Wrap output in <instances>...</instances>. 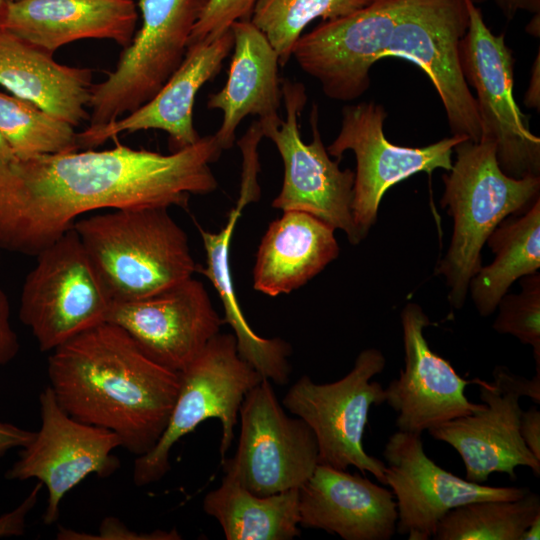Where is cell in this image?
<instances>
[{
	"label": "cell",
	"instance_id": "cell-18",
	"mask_svg": "<svg viewBox=\"0 0 540 540\" xmlns=\"http://www.w3.org/2000/svg\"><path fill=\"white\" fill-rule=\"evenodd\" d=\"M404 368L385 391V402L397 413L399 431L422 434L449 420L484 407L469 401L465 389L479 379L466 380L449 361L429 347L424 329L431 324L421 306L407 303L400 314Z\"/></svg>",
	"mask_w": 540,
	"mask_h": 540
},
{
	"label": "cell",
	"instance_id": "cell-31",
	"mask_svg": "<svg viewBox=\"0 0 540 540\" xmlns=\"http://www.w3.org/2000/svg\"><path fill=\"white\" fill-rule=\"evenodd\" d=\"M373 0H257L250 21L275 49L280 66L288 63L292 49L305 27L351 14Z\"/></svg>",
	"mask_w": 540,
	"mask_h": 540
},
{
	"label": "cell",
	"instance_id": "cell-7",
	"mask_svg": "<svg viewBox=\"0 0 540 540\" xmlns=\"http://www.w3.org/2000/svg\"><path fill=\"white\" fill-rule=\"evenodd\" d=\"M386 364L375 348L361 351L353 368L341 379L316 383L301 376L285 394L282 405L312 430L318 446L319 464L347 470L354 466L372 474L385 485L386 464L367 454L363 435L373 405L385 402L384 387L372 378Z\"/></svg>",
	"mask_w": 540,
	"mask_h": 540
},
{
	"label": "cell",
	"instance_id": "cell-35",
	"mask_svg": "<svg viewBox=\"0 0 540 540\" xmlns=\"http://www.w3.org/2000/svg\"><path fill=\"white\" fill-rule=\"evenodd\" d=\"M42 483H38L13 510L0 516V538L22 536L25 533L26 517L34 508L39 498Z\"/></svg>",
	"mask_w": 540,
	"mask_h": 540
},
{
	"label": "cell",
	"instance_id": "cell-23",
	"mask_svg": "<svg viewBox=\"0 0 540 540\" xmlns=\"http://www.w3.org/2000/svg\"><path fill=\"white\" fill-rule=\"evenodd\" d=\"M230 29L234 45L227 81L207 102L208 109L223 114L214 134L223 151L232 148L246 116L257 115L260 121L276 119L282 102L279 58L266 36L250 20L236 21Z\"/></svg>",
	"mask_w": 540,
	"mask_h": 540
},
{
	"label": "cell",
	"instance_id": "cell-39",
	"mask_svg": "<svg viewBox=\"0 0 540 540\" xmlns=\"http://www.w3.org/2000/svg\"><path fill=\"white\" fill-rule=\"evenodd\" d=\"M34 435V431L0 421V458L12 449L26 446L33 439Z\"/></svg>",
	"mask_w": 540,
	"mask_h": 540
},
{
	"label": "cell",
	"instance_id": "cell-15",
	"mask_svg": "<svg viewBox=\"0 0 540 540\" xmlns=\"http://www.w3.org/2000/svg\"><path fill=\"white\" fill-rule=\"evenodd\" d=\"M406 0H377L346 16L323 21L296 41L292 56L323 93L351 101L370 86V70L384 58Z\"/></svg>",
	"mask_w": 540,
	"mask_h": 540
},
{
	"label": "cell",
	"instance_id": "cell-38",
	"mask_svg": "<svg viewBox=\"0 0 540 540\" xmlns=\"http://www.w3.org/2000/svg\"><path fill=\"white\" fill-rule=\"evenodd\" d=\"M519 432L528 449L540 459V411L537 407L522 411Z\"/></svg>",
	"mask_w": 540,
	"mask_h": 540
},
{
	"label": "cell",
	"instance_id": "cell-36",
	"mask_svg": "<svg viewBox=\"0 0 540 540\" xmlns=\"http://www.w3.org/2000/svg\"><path fill=\"white\" fill-rule=\"evenodd\" d=\"M493 382L500 388L512 390L520 396H528L535 403H540V370L532 379H527L510 372L506 367L497 366L493 371Z\"/></svg>",
	"mask_w": 540,
	"mask_h": 540
},
{
	"label": "cell",
	"instance_id": "cell-1",
	"mask_svg": "<svg viewBox=\"0 0 540 540\" xmlns=\"http://www.w3.org/2000/svg\"><path fill=\"white\" fill-rule=\"evenodd\" d=\"M222 152L209 135L170 154L118 144L15 158L0 166V248L36 256L96 210L186 208L217 189L210 164Z\"/></svg>",
	"mask_w": 540,
	"mask_h": 540
},
{
	"label": "cell",
	"instance_id": "cell-26",
	"mask_svg": "<svg viewBox=\"0 0 540 540\" xmlns=\"http://www.w3.org/2000/svg\"><path fill=\"white\" fill-rule=\"evenodd\" d=\"M246 205V202L238 199L226 224L218 232H210L198 226L206 265H198L197 272L206 276L216 289L224 308V324H229L233 329L240 357L263 378L278 385H285L291 373L288 361L292 353L291 346L280 338H264L254 332L242 313L234 288L230 246L235 226Z\"/></svg>",
	"mask_w": 540,
	"mask_h": 540
},
{
	"label": "cell",
	"instance_id": "cell-22",
	"mask_svg": "<svg viewBox=\"0 0 540 540\" xmlns=\"http://www.w3.org/2000/svg\"><path fill=\"white\" fill-rule=\"evenodd\" d=\"M137 19L134 0H10L0 11V29L53 54L81 39L126 47Z\"/></svg>",
	"mask_w": 540,
	"mask_h": 540
},
{
	"label": "cell",
	"instance_id": "cell-40",
	"mask_svg": "<svg viewBox=\"0 0 540 540\" xmlns=\"http://www.w3.org/2000/svg\"><path fill=\"white\" fill-rule=\"evenodd\" d=\"M503 15L511 20L519 11L540 12V0H495Z\"/></svg>",
	"mask_w": 540,
	"mask_h": 540
},
{
	"label": "cell",
	"instance_id": "cell-32",
	"mask_svg": "<svg viewBox=\"0 0 540 540\" xmlns=\"http://www.w3.org/2000/svg\"><path fill=\"white\" fill-rule=\"evenodd\" d=\"M520 283V293H506L499 301L493 329L530 345L536 370H540V275L536 272L523 276Z\"/></svg>",
	"mask_w": 540,
	"mask_h": 540
},
{
	"label": "cell",
	"instance_id": "cell-5",
	"mask_svg": "<svg viewBox=\"0 0 540 540\" xmlns=\"http://www.w3.org/2000/svg\"><path fill=\"white\" fill-rule=\"evenodd\" d=\"M179 374L178 394L163 434L153 449L135 459L133 482L139 487L161 480L170 470L175 443L209 418L221 422L223 460L234 440L243 399L263 379L238 354L233 333H218Z\"/></svg>",
	"mask_w": 540,
	"mask_h": 540
},
{
	"label": "cell",
	"instance_id": "cell-25",
	"mask_svg": "<svg viewBox=\"0 0 540 540\" xmlns=\"http://www.w3.org/2000/svg\"><path fill=\"white\" fill-rule=\"evenodd\" d=\"M53 54L0 29V85L47 113L78 126L86 106L92 70L62 65Z\"/></svg>",
	"mask_w": 540,
	"mask_h": 540
},
{
	"label": "cell",
	"instance_id": "cell-44",
	"mask_svg": "<svg viewBox=\"0 0 540 540\" xmlns=\"http://www.w3.org/2000/svg\"><path fill=\"white\" fill-rule=\"evenodd\" d=\"M539 13L535 14V17L532 19V21L527 26V31L533 35H539L536 32V29L539 31Z\"/></svg>",
	"mask_w": 540,
	"mask_h": 540
},
{
	"label": "cell",
	"instance_id": "cell-12",
	"mask_svg": "<svg viewBox=\"0 0 540 540\" xmlns=\"http://www.w3.org/2000/svg\"><path fill=\"white\" fill-rule=\"evenodd\" d=\"M468 25L466 0H406L384 57L417 65L435 87L452 134L478 142L477 104L460 61V43Z\"/></svg>",
	"mask_w": 540,
	"mask_h": 540
},
{
	"label": "cell",
	"instance_id": "cell-3",
	"mask_svg": "<svg viewBox=\"0 0 540 540\" xmlns=\"http://www.w3.org/2000/svg\"><path fill=\"white\" fill-rule=\"evenodd\" d=\"M454 150L441 206L454 220L450 246L435 268L446 279L448 301L465 304L469 283L482 267L481 250L506 217L527 211L539 199L540 176L516 179L500 168L491 141L465 139Z\"/></svg>",
	"mask_w": 540,
	"mask_h": 540
},
{
	"label": "cell",
	"instance_id": "cell-17",
	"mask_svg": "<svg viewBox=\"0 0 540 540\" xmlns=\"http://www.w3.org/2000/svg\"><path fill=\"white\" fill-rule=\"evenodd\" d=\"M107 322L123 328L153 361L178 373L224 324L203 283L192 277L148 297L113 301Z\"/></svg>",
	"mask_w": 540,
	"mask_h": 540
},
{
	"label": "cell",
	"instance_id": "cell-20",
	"mask_svg": "<svg viewBox=\"0 0 540 540\" xmlns=\"http://www.w3.org/2000/svg\"><path fill=\"white\" fill-rule=\"evenodd\" d=\"M484 407L432 427L428 433L445 442L460 455L468 481L483 483L495 472L516 478L515 469L525 466L536 477L540 459L528 449L520 432V395L494 382H477Z\"/></svg>",
	"mask_w": 540,
	"mask_h": 540
},
{
	"label": "cell",
	"instance_id": "cell-10",
	"mask_svg": "<svg viewBox=\"0 0 540 540\" xmlns=\"http://www.w3.org/2000/svg\"><path fill=\"white\" fill-rule=\"evenodd\" d=\"M469 25L460 43V61L467 84L476 91L480 140L495 145L502 171L513 178L540 176V138L513 95L514 62L504 34L495 35L481 10L466 0Z\"/></svg>",
	"mask_w": 540,
	"mask_h": 540
},
{
	"label": "cell",
	"instance_id": "cell-37",
	"mask_svg": "<svg viewBox=\"0 0 540 540\" xmlns=\"http://www.w3.org/2000/svg\"><path fill=\"white\" fill-rule=\"evenodd\" d=\"M19 349L18 336L10 320L9 301L0 285V366L12 361L18 354Z\"/></svg>",
	"mask_w": 540,
	"mask_h": 540
},
{
	"label": "cell",
	"instance_id": "cell-29",
	"mask_svg": "<svg viewBox=\"0 0 540 540\" xmlns=\"http://www.w3.org/2000/svg\"><path fill=\"white\" fill-rule=\"evenodd\" d=\"M540 514V497L529 491L516 500H481L450 510L439 522L436 540H522Z\"/></svg>",
	"mask_w": 540,
	"mask_h": 540
},
{
	"label": "cell",
	"instance_id": "cell-6",
	"mask_svg": "<svg viewBox=\"0 0 540 540\" xmlns=\"http://www.w3.org/2000/svg\"><path fill=\"white\" fill-rule=\"evenodd\" d=\"M36 257L22 287L19 318L41 351L107 322L113 299L73 227Z\"/></svg>",
	"mask_w": 540,
	"mask_h": 540
},
{
	"label": "cell",
	"instance_id": "cell-28",
	"mask_svg": "<svg viewBox=\"0 0 540 540\" xmlns=\"http://www.w3.org/2000/svg\"><path fill=\"white\" fill-rule=\"evenodd\" d=\"M486 243L495 255L469 283L471 298L481 316L491 315L517 279L540 267V199L525 212L506 217Z\"/></svg>",
	"mask_w": 540,
	"mask_h": 540
},
{
	"label": "cell",
	"instance_id": "cell-34",
	"mask_svg": "<svg viewBox=\"0 0 540 540\" xmlns=\"http://www.w3.org/2000/svg\"><path fill=\"white\" fill-rule=\"evenodd\" d=\"M56 538L59 540H179L181 535L174 528L169 531L162 529L150 533H138L129 529L115 517L105 518L98 533L88 534L60 526Z\"/></svg>",
	"mask_w": 540,
	"mask_h": 540
},
{
	"label": "cell",
	"instance_id": "cell-43",
	"mask_svg": "<svg viewBox=\"0 0 540 540\" xmlns=\"http://www.w3.org/2000/svg\"><path fill=\"white\" fill-rule=\"evenodd\" d=\"M16 157L14 156L12 150L8 146L7 142L5 141L4 137L2 136L0 132V166H4L11 161H13Z\"/></svg>",
	"mask_w": 540,
	"mask_h": 540
},
{
	"label": "cell",
	"instance_id": "cell-33",
	"mask_svg": "<svg viewBox=\"0 0 540 540\" xmlns=\"http://www.w3.org/2000/svg\"><path fill=\"white\" fill-rule=\"evenodd\" d=\"M257 0H208L191 32L188 46L211 41L240 20H250Z\"/></svg>",
	"mask_w": 540,
	"mask_h": 540
},
{
	"label": "cell",
	"instance_id": "cell-27",
	"mask_svg": "<svg viewBox=\"0 0 540 540\" xmlns=\"http://www.w3.org/2000/svg\"><path fill=\"white\" fill-rule=\"evenodd\" d=\"M227 540H291L300 535L299 489L258 496L224 476L203 499Z\"/></svg>",
	"mask_w": 540,
	"mask_h": 540
},
{
	"label": "cell",
	"instance_id": "cell-19",
	"mask_svg": "<svg viewBox=\"0 0 540 540\" xmlns=\"http://www.w3.org/2000/svg\"><path fill=\"white\" fill-rule=\"evenodd\" d=\"M231 29L211 41L188 46L180 66L146 103L106 125L77 133L79 148L94 149L124 132L158 129L166 132L172 152L201 137L193 125V106L200 88L216 77L233 49Z\"/></svg>",
	"mask_w": 540,
	"mask_h": 540
},
{
	"label": "cell",
	"instance_id": "cell-14",
	"mask_svg": "<svg viewBox=\"0 0 540 540\" xmlns=\"http://www.w3.org/2000/svg\"><path fill=\"white\" fill-rule=\"evenodd\" d=\"M41 425L33 439L6 471L8 480L37 479L48 500L43 522L51 525L60 514L63 497L88 475L108 477L120 466L113 451L121 447L113 432L76 420L58 404L50 386L39 395Z\"/></svg>",
	"mask_w": 540,
	"mask_h": 540
},
{
	"label": "cell",
	"instance_id": "cell-46",
	"mask_svg": "<svg viewBox=\"0 0 540 540\" xmlns=\"http://www.w3.org/2000/svg\"><path fill=\"white\" fill-rule=\"evenodd\" d=\"M373 1H377V0H373ZM484 1H486V0H472V2L475 3V4L476 3H482Z\"/></svg>",
	"mask_w": 540,
	"mask_h": 540
},
{
	"label": "cell",
	"instance_id": "cell-2",
	"mask_svg": "<svg viewBox=\"0 0 540 540\" xmlns=\"http://www.w3.org/2000/svg\"><path fill=\"white\" fill-rule=\"evenodd\" d=\"M47 371L49 386L66 413L113 432L136 457L160 439L180 385L178 372L153 361L110 322L52 350Z\"/></svg>",
	"mask_w": 540,
	"mask_h": 540
},
{
	"label": "cell",
	"instance_id": "cell-41",
	"mask_svg": "<svg viewBox=\"0 0 540 540\" xmlns=\"http://www.w3.org/2000/svg\"><path fill=\"white\" fill-rule=\"evenodd\" d=\"M540 53H537V57L533 63L531 70V77L529 80L528 88L524 97V103L526 106L532 109L539 110L540 107Z\"/></svg>",
	"mask_w": 540,
	"mask_h": 540
},
{
	"label": "cell",
	"instance_id": "cell-21",
	"mask_svg": "<svg viewBox=\"0 0 540 540\" xmlns=\"http://www.w3.org/2000/svg\"><path fill=\"white\" fill-rule=\"evenodd\" d=\"M299 516L300 527L344 540H390L398 519L390 489L325 464L299 488Z\"/></svg>",
	"mask_w": 540,
	"mask_h": 540
},
{
	"label": "cell",
	"instance_id": "cell-24",
	"mask_svg": "<svg viewBox=\"0 0 540 540\" xmlns=\"http://www.w3.org/2000/svg\"><path fill=\"white\" fill-rule=\"evenodd\" d=\"M334 231L309 213L283 211L261 239L253 268V288L276 297L304 286L338 257Z\"/></svg>",
	"mask_w": 540,
	"mask_h": 540
},
{
	"label": "cell",
	"instance_id": "cell-11",
	"mask_svg": "<svg viewBox=\"0 0 540 540\" xmlns=\"http://www.w3.org/2000/svg\"><path fill=\"white\" fill-rule=\"evenodd\" d=\"M239 416L240 437L233 457L222 460L224 476L258 496L299 489L319 464L310 427L285 413L266 378L246 394Z\"/></svg>",
	"mask_w": 540,
	"mask_h": 540
},
{
	"label": "cell",
	"instance_id": "cell-9",
	"mask_svg": "<svg viewBox=\"0 0 540 540\" xmlns=\"http://www.w3.org/2000/svg\"><path fill=\"white\" fill-rule=\"evenodd\" d=\"M208 0H139L142 25L113 72L93 85L89 128L106 125L149 101L182 63Z\"/></svg>",
	"mask_w": 540,
	"mask_h": 540
},
{
	"label": "cell",
	"instance_id": "cell-16",
	"mask_svg": "<svg viewBox=\"0 0 540 540\" xmlns=\"http://www.w3.org/2000/svg\"><path fill=\"white\" fill-rule=\"evenodd\" d=\"M385 485L397 506L396 531L408 540H428L452 509L481 500H516L527 487H493L460 478L425 453L421 434L397 431L384 446Z\"/></svg>",
	"mask_w": 540,
	"mask_h": 540
},
{
	"label": "cell",
	"instance_id": "cell-13",
	"mask_svg": "<svg viewBox=\"0 0 540 540\" xmlns=\"http://www.w3.org/2000/svg\"><path fill=\"white\" fill-rule=\"evenodd\" d=\"M386 117L385 108L374 102L344 106L340 131L326 148L337 160L347 150L355 154L352 215L363 239L375 224L389 188L419 172L451 170L454 147L468 139L454 134L425 147L398 146L385 137Z\"/></svg>",
	"mask_w": 540,
	"mask_h": 540
},
{
	"label": "cell",
	"instance_id": "cell-42",
	"mask_svg": "<svg viewBox=\"0 0 540 540\" xmlns=\"http://www.w3.org/2000/svg\"><path fill=\"white\" fill-rule=\"evenodd\" d=\"M540 538V514L537 515L525 530L522 540H538Z\"/></svg>",
	"mask_w": 540,
	"mask_h": 540
},
{
	"label": "cell",
	"instance_id": "cell-45",
	"mask_svg": "<svg viewBox=\"0 0 540 540\" xmlns=\"http://www.w3.org/2000/svg\"><path fill=\"white\" fill-rule=\"evenodd\" d=\"M7 1H10V0H0V11H1V9H2L3 6H4V4H5Z\"/></svg>",
	"mask_w": 540,
	"mask_h": 540
},
{
	"label": "cell",
	"instance_id": "cell-30",
	"mask_svg": "<svg viewBox=\"0 0 540 540\" xmlns=\"http://www.w3.org/2000/svg\"><path fill=\"white\" fill-rule=\"evenodd\" d=\"M0 132L18 159L80 149L74 126L30 101L1 92Z\"/></svg>",
	"mask_w": 540,
	"mask_h": 540
},
{
	"label": "cell",
	"instance_id": "cell-4",
	"mask_svg": "<svg viewBox=\"0 0 540 540\" xmlns=\"http://www.w3.org/2000/svg\"><path fill=\"white\" fill-rule=\"evenodd\" d=\"M168 209H113L74 223L113 301L148 297L197 272L187 234Z\"/></svg>",
	"mask_w": 540,
	"mask_h": 540
},
{
	"label": "cell",
	"instance_id": "cell-8",
	"mask_svg": "<svg viewBox=\"0 0 540 540\" xmlns=\"http://www.w3.org/2000/svg\"><path fill=\"white\" fill-rule=\"evenodd\" d=\"M282 100L286 108L284 120H259L263 137L275 144L284 167L282 187L272 207L309 213L343 231L352 245L359 244L363 237L352 215L355 172L341 170L339 160L330 158L319 131L315 105L310 118L312 140H302L298 118L307 101L302 83L284 80Z\"/></svg>",
	"mask_w": 540,
	"mask_h": 540
}]
</instances>
